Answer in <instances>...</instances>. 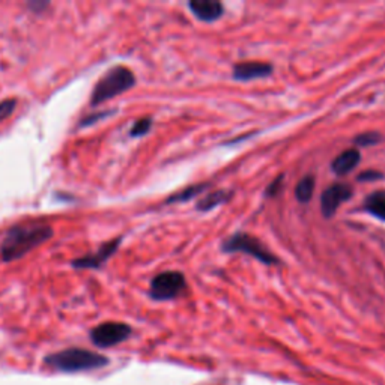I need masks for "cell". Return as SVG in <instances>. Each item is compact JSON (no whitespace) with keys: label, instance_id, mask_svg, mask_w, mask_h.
<instances>
[{"label":"cell","instance_id":"cell-2","mask_svg":"<svg viewBox=\"0 0 385 385\" xmlns=\"http://www.w3.org/2000/svg\"><path fill=\"white\" fill-rule=\"evenodd\" d=\"M44 361L49 367L63 373L95 370L108 365L107 357L82 348H68L54 352V354L47 355Z\"/></svg>","mask_w":385,"mask_h":385},{"label":"cell","instance_id":"cell-14","mask_svg":"<svg viewBox=\"0 0 385 385\" xmlns=\"http://www.w3.org/2000/svg\"><path fill=\"white\" fill-rule=\"evenodd\" d=\"M313 191H315V178L310 175L304 176V178H301V181L296 184L295 197L298 199V202L307 203V202H310Z\"/></svg>","mask_w":385,"mask_h":385},{"label":"cell","instance_id":"cell-3","mask_svg":"<svg viewBox=\"0 0 385 385\" xmlns=\"http://www.w3.org/2000/svg\"><path fill=\"white\" fill-rule=\"evenodd\" d=\"M136 84V75L127 67L118 65L110 68L100 80L96 82L94 91L91 94V106L96 107L115 96L130 91Z\"/></svg>","mask_w":385,"mask_h":385},{"label":"cell","instance_id":"cell-15","mask_svg":"<svg viewBox=\"0 0 385 385\" xmlns=\"http://www.w3.org/2000/svg\"><path fill=\"white\" fill-rule=\"evenodd\" d=\"M208 187H210V184H208V182H205V184H196V185H191V187H189V189H185V190L179 191L178 194H173V196H170L169 199L166 201V203H178V202L190 201V199H193L194 196L201 194L203 190H206Z\"/></svg>","mask_w":385,"mask_h":385},{"label":"cell","instance_id":"cell-9","mask_svg":"<svg viewBox=\"0 0 385 385\" xmlns=\"http://www.w3.org/2000/svg\"><path fill=\"white\" fill-rule=\"evenodd\" d=\"M272 65L267 62H239L234 67V79L241 82H250L256 79H265L272 74Z\"/></svg>","mask_w":385,"mask_h":385},{"label":"cell","instance_id":"cell-17","mask_svg":"<svg viewBox=\"0 0 385 385\" xmlns=\"http://www.w3.org/2000/svg\"><path fill=\"white\" fill-rule=\"evenodd\" d=\"M381 139H382L381 134L370 131V133H362L360 136H357L354 139V143L357 146H373V145H377L378 141H381Z\"/></svg>","mask_w":385,"mask_h":385},{"label":"cell","instance_id":"cell-5","mask_svg":"<svg viewBox=\"0 0 385 385\" xmlns=\"http://www.w3.org/2000/svg\"><path fill=\"white\" fill-rule=\"evenodd\" d=\"M187 289V282L184 274L179 271H164L160 272L151 282L149 295L156 301H169L178 298Z\"/></svg>","mask_w":385,"mask_h":385},{"label":"cell","instance_id":"cell-7","mask_svg":"<svg viewBox=\"0 0 385 385\" xmlns=\"http://www.w3.org/2000/svg\"><path fill=\"white\" fill-rule=\"evenodd\" d=\"M352 194H354V190H352V187L348 184H333L332 187H328L321 197V208L324 217L332 218L339 210V206L349 201Z\"/></svg>","mask_w":385,"mask_h":385},{"label":"cell","instance_id":"cell-22","mask_svg":"<svg viewBox=\"0 0 385 385\" xmlns=\"http://www.w3.org/2000/svg\"><path fill=\"white\" fill-rule=\"evenodd\" d=\"M107 115H110L108 112H103V113H94V115H91L89 118H84L83 120H82V122H80V127H87V125H91V124H94L95 122V120H98V119H100V118H104V116H107Z\"/></svg>","mask_w":385,"mask_h":385},{"label":"cell","instance_id":"cell-18","mask_svg":"<svg viewBox=\"0 0 385 385\" xmlns=\"http://www.w3.org/2000/svg\"><path fill=\"white\" fill-rule=\"evenodd\" d=\"M15 107H17L15 98H6V100L0 101V122H4L6 118L13 115Z\"/></svg>","mask_w":385,"mask_h":385},{"label":"cell","instance_id":"cell-16","mask_svg":"<svg viewBox=\"0 0 385 385\" xmlns=\"http://www.w3.org/2000/svg\"><path fill=\"white\" fill-rule=\"evenodd\" d=\"M152 127V119H140L133 125V128L130 130V136L131 137H141L149 133V130Z\"/></svg>","mask_w":385,"mask_h":385},{"label":"cell","instance_id":"cell-19","mask_svg":"<svg viewBox=\"0 0 385 385\" xmlns=\"http://www.w3.org/2000/svg\"><path fill=\"white\" fill-rule=\"evenodd\" d=\"M384 178V175L377 170H367L358 175V181L360 182H373V181H379Z\"/></svg>","mask_w":385,"mask_h":385},{"label":"cell","instance_id":"cell-11","mask_svg":"<svg viewBox=\"0 0 385 385\" xmlns=\"http://www.w3.org/2000/svg\"><path fill=\"white\" fill-rule=\"evenodd\" d=\"M360 161L361 156L358 149H346L336 157V160L332 164V169L336 175H348L358 166Z\"/></svg>","mask_w":385,"mask_h":385},{"label":"cell","instance_id":"cell-8","mask_svg":"<svg viewBox=\"0 0 385 385\" xmlns=\"http://www.w3.org/2000/svg\"><path fill=\"white\" fill-rule=\"evenodd\" d=\"M120 241H122V238H116L113 241H108V243L103 244L95 253H92V255H87V256H83V258H79V259H74L71 262V265L74 268H79V270H96V268H101L104 265V263L115 255V251L118 250V247L120 244Z\"/></svg>","mask_w":385,"mask_h":385},{"label":"cell","instance_id":"cell-4","mask_svg":"<svg viewBox=\"0 0 385 385\" xmlns=\"http://www.w3.org/2000/svg\"><path fill=\"white\" fill-rule=\"evenodd\" d=\"M222 250L226 253H246V255L267 263V265H276V263H279V259L258 238L247 234H235L227 238L222 246Z\"/></svg>","mask_w":385,"mask_h":385},{"label":"cell","instance_id":"cell-21","mask_svg":"<svg viewBox=\"0 0 385 385\" xmlns=\"http://www.w3.org/2000/svg\"><path fill=\"white\" fill-rule=\"evenodd\" d=\"M27 6L32 9V13L42 14L44 11L50 8V4H47V2H30V4H27Z\"/></svg>","mask_w":385,"mask_h":385},{"label":"cell","instance_id":"cell-1","mask_svg":"<svg viewBox=\"0 0 385 385\" xmlns=\"http://www.w3.org/2000/svg\"><path fill=\"white\" fill-rule=\"evenodd\" d=\"M54 235V230L46 223H23L11 227L2 244H0V258L4 262H14L25 258L32 250L46 244Z\"/></svg>","mask_w":385,"mask_h":385},{"label":"cell","instance_id":"cell-6","mask_svg":"<svg viewBox=\"0 0 385 385\" xmlns=\"http://www.w3.org/2000/svg\"><path fill=\"white\" fill-rule=\"evenodd\" d=\"M133 333V329L124 322H104L92 328L89 337L98 348H112L125 340Z\"/></svg>","mask_w":385,"mask_h":385},{"label":"cell","instance_id":"cell-12","mask_svg":"<svg viewBox=\"0 0 385 385\" xmlns=\"http://www.w3.org/2000/svg\"><path fill=\"white\" fill-rule=\"evenodd\" d=\"M230 197H232V191L229 190H217L213 193H208L202 201L197 202V210L211 211L215 206L226 203Z\"/></svg>","mask_w":385,"mask_h":385},{"label":"cell","instance_id":"cell-10","mask_svg":"<svg viewBox=\"0 0 385 385\" xmlns=\"http://www.w3.org/2000/svg\"><path fill=\"white\" fill-rule=\"evenodd\" d=\"M191 13L205 23H213L223 15V5L217 0H191L189 4Z\"/></svg>","mask_w":385,"mask_h":385},{"label":"cell","instance_id":"cell-13","mask_svg":"<svg viewBox=\"0 0 385 385\" xmlns=\"http://www.w3.org/2000/svg\"><path fill=\"white\" fill-rule=\"evenodd\" d=\"M366 210L379 220L385 222V193L377 191L366 199Z\"/></svg>","mask_w":385,"mask_h":385},{"label":"cell","instance_id":"cell-20","mask_svg":"<svg viewBox=\"0 0 385 385\" xmlns=\"http://www.w3.org/2000/svg\"><path fill=\"white\" fill-rule=\"evenodd\" d=\"M282 179H283V176L280 175L279 178L274 179L270 185H268V189L265 190V196L267 197H274V196H277L280 193V189H282Z\"/></svg>","mask_w":385,"mask_h":385}]
</instances>
